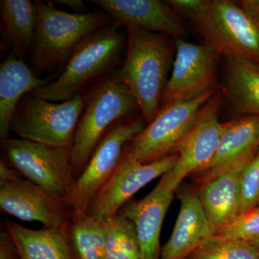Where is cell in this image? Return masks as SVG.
<instances>
[{
  "label": "cell",
  "instance_id": "cb8c5ba5",
  "mask_svg": "<svg viewBox=\"0 0 259 259\" xmlns=\"http://www.w3.org/2000/svg\"><path fill=\"white\" fill-rule=\"evenodd\" d=\"M105 259H141L134 223L122 214L106 220Z\"/></svg>",
  "mask_w": 259,
  "mask_h": 259
},
{
  "label": "cell",
  "instance_id": "5bb4252c",
  "mask_svg": "<svg viewBox=\"0 0 259 259\" xmlns=\"http://www.w3.org/2000/svg\"><path fill=\"white\" fill-rule=\"evenodd\" d=\"M119 26L136 28L182 38L187 32L183 19L158 0H93Z\"/></svg>",
  "mask_w": 259,
  "mask_h": 259
},
{
  "label": "cell",
  "instance_id": "f1b7e54d",
  "mask_svg": "<svg viewBox=\"0 0 259 259\" xmlns=\"http://www.w3.org/2000/svg\"><path fill=\"white\" fill-rule=\"evenodd\" d=\"M0 259H22L13 238L5 227L0 233Z\"/></svg>",
  "mask_w": 259,
  "mask_h": 259
},
{
  "label": "cell",
  "instance_id": "3957f363",
  "mask_svg": "<svg viewBox=\"0 0 259 259\" xmlns=\"http://www.w3.org/2000/svg\"><path fill=\"white\" fill-rule=\"evenodd\" d=\"M37 20L31 69L41 75L66 64L76 48L94 32L112 23L107 13H70L36 0Z\"/></svg>",
  "mask_w": 259,
  "mask_h": 259
},
{
  "label": "cell",
  "instance_id": "8fae6325",
  "mask_svg": "<svg viewBox=\"0 0 259 259\" xmlns=\"http://www.w3.org/2000/svg\"><path fill=\"white\" fill-rule=\"evenodd\" d=\"M176 56L171 77L166 81L161 103L163 105L190 101L218 89L219 54L206 44L199 45L175 39Z\"/></svg>",
  "mask_w": 259,
  "mask_h": 259
},
{
  "label": "cell",
  "instance_id": "4fadbf2b",
  "mask_svg": "<svg viewBox=\"0 0 259 259\" xmlns=\"http://www.w3.org/2000/svg\"><path fill=\"white\" fill-rule=\"evenodd\" d=\"M223 97L221 88L202 106L193 127L175 148L178 158L166 174L174 191L187 175L199 173L214 157L223 131L218 117Z\"/></svg>",
  "mask_w": 259,
  "mask_h": 259
},
{
  "label": "cell",
  "instance_id": "4316f807",
  "mask_svg": "<svg viewBox=\"0 0 259 259\" xmlns=\"http://www.w3.org/2000/svg\"><path fill=\"white\" fill-rule=\"evenodd\" d=\"M241 212L254 208L259 203V149L245 166L241 176Z\"/></svg>",
  "mask_w": 259,
  "mask_h": 259
},
{
  "label": "cell",
  "instance_id": "7a4b0ae2",
  "mask_svg": "<svg viewBox=\"0 0 259 259\" xmlns=\"http://www.w3.org/2000/svg\"><path fill=\"white\" fill-rule=\"evenodd\" d=\"M119 25L104 27L87 37L76 48L60 76L30 93L49 101L61 102L82 95L93 83L105 79L120 60L127 41Z\"/></svg>",
  "mask_w": 259,
  "mask_h": 259
},
{
  "label": "cell",
  "instance_id": "d6986e66",
  "mask_svg": "<svg viewBox=\"0 0 259 259\" xmlns=\"http://www.w3.org/2000/svg\"><path fill=\"white\" fill-rule=\"evenodd\" d=\"M25 61L10 54L0 66V139L10 138V122L19 103L25 95L48 84Z\"/></svg>",
  "mask_w": 259,
  "mask_h": 259
},
{
  "label": "cell",
  "instance_id": "9a60e30c",
  "mask_svg": "<svg viewBox=\"0 0 259 259\" xmlns=\"http://www.w3.org/2000/svg\"><path fill=\"white\" fill-rule=\"evenodd\" d=\"M174 192L164 175L148 195L139 200L130 201L118 213L134 223L141 259L161 258L160 235Z\"/></svg>",
  "mask_w": 259,
  "mask_h": 259
},
{
  "label": "cell",
  "instance_id": "52a82bcc",
  "mask_svg": "<svg viewBox=\"0 0 259 259\" xmlns=\"http://www.w3.org/2000/svg\"><path fill=\"white\" fill-rule=\"evenodd\" d=\"M83 107L82 95L55 102L28 94L12 117L10 131L20 139L71 149Z\"/></svg>",
  "mask_w": 259,
  "mask_h": 259
},
{
  "label": "cell",
  "instance_id": "d6a6232c",
  "mask_svg": "<svg viewBox=\"0 0 259 259\" xmlns=\"http://www.w3.org/2000/svg\"><path fill=\"white\" fill-rule=\"evenodd\" d=\"M258 205H259V203H258Z\"/></svg>",
  "mask_w": 259,
  "mask_h": 259
},
{
  "label": "cell",
  "instance_id": "6da1fadb",
  "mask_svg": "<svg viewBox=\"0 0 259 259\" xmlns=\"http://www.w3.org/2000/svg\"><path fill=\"white\" fill-rule=\"evenodd\" d=\"M125 28V61L112 76L131 90L143 118L148 124L159 110L167 75L176 54V46L171 37L163 34L134 26Z\"/></svg>",
  "mask_w": 259,
  "mask_h": 259
},
{
  "label": "cell",
  "instance_id": "9c48e42d",
  "mask_svg": "<svg viewBox=\"0 0 259 259\" xmlns=\"http://www.w3.org/2000/svg\"><path fill=\"white\" fill-rule=\"evenodd\" d=\"M0 209L21 221L40 223L45 228H67L74 216L69 204L24 178L2 159Z\"/></svg>",
  "mask_w": 259,
  "mask_h": 259
},
{
  "label": "cell",
  "instance_id": "e0dca14e",
  "mask_svg": "<svg viewBox=\"0 0 259 259\" xmlns=\"http://www.w3.org/2000/svg\"><path fill=\"white\" fill-rule=\"evenodd\" d=\"M180 201L178 218L160 259H184L214 236L199 197L187 193Z\"/></svg>",
  "mask_w": 259,
  "mask_h": 259
},
{
  "label": "cell",
  "instance_id": "1f68e13d",
  "mask_svg": "<svg viewBox=\"0 0 259 259\" xmlns=\"http://www.w3.org/2000/svg\"><path fill=\"white\" fill-rule=\"evenodd\" d=\"M249 243L250 245L254 248L255 251H256L259 254V238L253 240V241L250 242Z\"/></svg>",
  "mask_w": 259,
  "mask_h": 259
},
{
  "label": "cell",
  "instance_id": "d4e9b609",
  "mask_svg": "<svg viewBox=\"0 0 259 259\" xmlns=\"http://www.w3.org/2000/svg\"><path fill=\"white\" fill-rule=\"evenodd\" d=\"M190 259H259L248 242L214 236L190 255Z\"/></svg>",
  "mask_w": 259,
  "mask_h": 259
},
{
  "label": "cell",
  "instance_id": "277c9868",
  "mask_svg": "<svg viewBox=\"0 0 259 259\" xmlns=\"http://www.w3.org/2000/svg\"><path fill=\"white\" fill-rule=\"evenodd\" d=\"M83 99L84 107L71 148L76 180L107 131L119 120L131 117L140 110L129 88L112 74L94 85Z\"/></svg>",
  "mask_w": 259,
  "mask_h": 259
},
{
  "label": "cell",
  "instance_id": "ac0fdd59",
  "mask_svg": "<svg viewBox=\"0 0 259 259\" xmlns=\"http://www.w3.org/2000/svg\"><path fill=\"white\" fill-rule=\"evenodd\" d=\"M249 161L242 162L204 184L201 203L214 235L241 212V176Z\"/></svg>",
  "mask_w": 259,
  "mask_h": 259
},
{
  "label": "cell",
  "instance_id": "30bf717a",
  "mask_svg": "<svg viewBox=\"0 0 259 259\" xmlns=\"http://www.w3.org/2000/svg\"><path fill=\"white\" fill-rule=\"evenodd\" d=\"M141 119L125 117L116 122L99 142L84 169L75 182L71 201L74 215H83L122 159L124 151L144 129Z\"/></svg>",
  "mask_w": 259,
  "mask_h": 259
},
{
  "label": "cell",
  "instance_id": "2e32d148",
  "mask_svg": "<svg viewBox=\"0 0 259 259\" xmlns=\"http://www.w3.org/2000/svg\"><path fill=\"white\" fill-rule=\"evenodd\" d=\"M259 149V116L244 115L223 123L214 157L199 173L205 184L223 172L254 157Z\"/></svg>",
  "mask_w": 259,
  "mask_h": 259
},
{
  "label": "cell",
  "instance_id": "7402d4cb",
  "mask_svg": "<svg viewBox=\"0 0 259 259\" xmlns=\"http://www.w3.org/2000/svg\"><path fill=\"white\" fill-rule=\"evenodd\" d=\"M0 15L3 36L13 54L20 60L31 50L36 30L37 13L35 3L29 0H1Z\"/></svg>",
  "mask_w": 259,
  "mask_h": 259
},
{
  "label": "cell",
  "instance_id": "ffe728a7",
  "mask_svg": "<svg viewBox=\"0 0 259 259\" xmlns=\"http://www.w3.org/2000/svg\"><path fill=\"white\" fill-rule=\"evenodd\" d=\"M5 228L13 238L22 259H76L67 228L33 230L8 221Z\"/></svg>",
  "mask_w": 259,
  "mask_h": 259
},
{
  "label": "cell",
  "instance_id": "5b68a950",
  "mask_svg": "<svg viewBox=\"0 0 259 259\" xmlns=\"http://www.w3.org/2000/svg\"><path fill=\"white\" fill-rule=\"evenodd\" d=\"M208 46L226 59L259 64V20L229 0H208L191 22Z\"/></svg>",
  "mask_w": 259,
  "mask_h": 259
},
{
  "label": "cell",
  "instance_id": "484cf974",
  "mask_svg": "<svg viewBox=\"0 0 259 259\" xmlns=\"http://www.w3.org/2000/svg\"><path fill=\"white\" fill-rule=\"evenodd\" d=\"M214 236L248 243L259 238V205L246 212L240 213Z\"/></svg>",
  "mask_w": 259,
  "mask_h": 259
},
{
  "label": "cell",
  "instance_id": "f546056e",
  "mask_svg": "<svg viewBox=\"0 0 259 259\" xmlns=\"http://www.w3.org/2000/svg\"><path fill=\"white\" fill-rule=\"evenodd\" d=\"M54 3L75 10V11L79 12V13L87 11L84 3L81 0H56V1H54Z\"/></svg>",
  "mask_w": 259,
  "mask_h": 259
},
{
  "label": "cell",
  "instance_id": "7c38bea8",
  "mask_svg": "<svg viewBox=\"0 0 259 259\" xmlns=\"http://www.w3.org/2000/svg\"><path fill=\"white\" fill-rule=\"evenodd\" d=\"M177 158L178 154L172 153L152 163H141L124 152L118 166L95 196L87 214L105 220L115 217L140 190L169 171Z\"/></svg>",
  "mask_w": 259,
  "mask_h": 259
},
{
  "label": "cell",
  "instance_id": "4dcf8cb0",
  "mask_svg": "<svg viewBox=\"0 0 259 259\" xmlns=\"http://www.w3.org/2000/svg\"><path fill=\"white\" fill-rule=\"evenodd\" d=\"M242 8L259 20V0H243Z\"/></svg>",
  "mask_w": 259,
  "mask_h": 259
},
{
  "label": "cell",
  "instance_id": "ba28073f",
  "mask_svg": "<svg viewBox=\"0 0 259 259\" xmlns=\"http://www.w3.org/2000/svg\"><path fill=\"white\" fill-rule=\"evenodd\" d=\"M219 90H211L190 101L163 105L124 152L141 163L169 156L193 127L201 108Z\"/></svg>",
  "mask_w": 259,
  "mask_h": 259
},
{
  "label": "cell",
  "instance_id": "83f0119b",
  "mask_svg": "<svg viewBox=\"0 0 259 259\" xmlns=\"http://www.w3.org/2000/svg\"><path fill=\"white\" fill-rule=\"evenodd\" d=\"M182 19L193 21L208 3V0H168L165 1Z\"/></svg>",
  "mask_w": 259,
  "mask_h": 259
},
{
  "label": "cell",
  "instance_id": "8992f818",
  "mask_svg": "<svg viewBox=\"0 0 259 259\" xmlns=\"http://www.w3.org/2000/svg\"><path fill=\"white\" fill-rule=\"evenodd\" d=\"M0 147L8 166L71 205L76 182L71 149L11 137Z\"/></svg>",
  "mask_w": 259,
  "mask_h": 259
},
{
  "label": "cell",
  "instance_id": "603a6c76",
  "mask_svg": "<svg viewBox=\"0 0 259 259\" xmlns=\"http://www.w3.org/2000/svg\"><path fill=\"white\" fill-rule=\"evenodd\" d=\"M68 238L76 259H105L106 220L90 214L73 216Z\"/></svg>",
  "mask_w": 259,
  "mask_h": 259
},
{
  "label": "cell",
  "instance_id": "44dd1931",
  "mask_svg": "<svg viewBox=\"0 0 259 259\" xmlns=\"http://www.w3.org/2000/svg\"><path fill=\"white\" fill-rule=\"evenodd\" d=\"M226 59L223 96L238 112L259 116V64L245 59Z\"/></svg>",
  "mask_w": 259,
  "mask_h": 259
}]
</instances>
